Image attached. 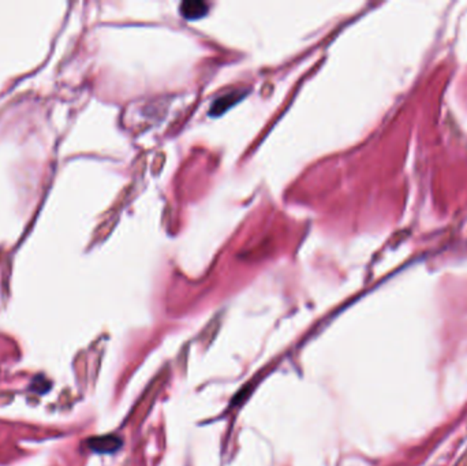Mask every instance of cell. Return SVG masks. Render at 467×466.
<instances>
[{
	"label": "cell",
	"instance_id": "1",
	"mask_svg": "<svg viewBox=\"0 0 467 466\" xmlns=\"http://www.w3.org/2000/svg\"><path fill=\"white\" fill-rule=\"evenodd\" d=\"M181 13L186 19H199L208 13V4L200 0H187L181 4Z\"/></svg>",
	"mask_w": 467,
	"mask_h": 466
},
{
	"label": "cell",
	"instance_id": "2",
	"mask_svg": "<svg viewBox=\"0 0 467 466\" xmlns=\"http://www.w3.org/2000/svg\"><path fill=\"white\" fill-rule=\"evenodd\" d=\"M242 98V92H231L229 95H224L223 98H219L215 104L211 108V113L214 115H219L221 113H224L230 105H233L235 101L239 100Z\"/></svg>",
	"mask_w": 467,
	"mask_h": 466
}]
</instances>
